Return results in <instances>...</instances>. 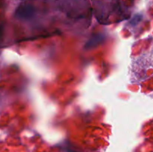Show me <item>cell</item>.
I'll return each mask as SVG.
<instances>
[{
  "label": "cell",
  "instance_id": "1",
  "mask_svg": "<svg viewBox=\"0 0 153 152\" xmlns=\"http://www.w3.org/2000/svg\"><path fill=\"white\" fill-rule=\"evenodd\" d=\"M34 13V8L33 6L28 4H24L19 6L16 11V16L20 19H28Z\"/></svg>",
  "mask_w": 153,
  "mask_h": 152
},
{
  "label": "cell",
  "instance_id": "2",
  "mask_svg": "<svg viewBox=\"0 0 153 152\" xmlns=\"http://www.w3.org/2000/svg\"><path fill=\"white\" fill-rule=\"evenodd\" d=\"M3 31H4V28H3V26L1 25H0V37H1V34H3Z\"/></svg>",
  "mask_w": 153,
  "mask_h": 152
}]
</instances>
